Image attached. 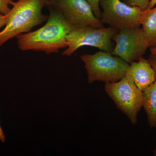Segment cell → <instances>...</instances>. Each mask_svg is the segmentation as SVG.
<instances>
[{
    "mask_svg": "<svg viewBox=\"0 0 156 156\" xmlns=\"http://www.w3.org/2000/svg\"><path fill=\"white\" fill-rule=\"evenodd\" d=\"M72 29L59 11L50 8V15L44 25L16 37L18 48L23 51H42L48 54L58 53L60 49L67 48L66 36Z\"/></svg>",
    "mask_w": 156,
    "mask_h": 156,
    "instance_id": "cell-1",
    "label": "cell"
},
{
    "mask_svg": "<svg viewBox=\"0 0 156 156\" xmlns=\"http://www.w3.org/2000/svg\"><path fill=\"white\" fill-rule=\"evenodd\" d=\"M47 0H18L6 14L7 21L0 32V47L10 39L30 32L48 20L49 15L42 13Z\"/></svg>",
    "mask_w": 156,
    "mask_h": 156,
    "instance_id": "cell-2",
    "label": "cell"
},
{
    "mask_svg": "<svg viewBox=\"0 0 156 156\" xmlns=\"http://www.w3.org/2000/svg\"><path fill=\"white\" fill-rule=\"evenodd\" d=\"M80 58L85 64L89 84L96 81L105 83L118 82L126 76L130 66L122 58L105 51L84 54Z\"/></svg>",
    "mask_w": 156,
    "mask_h": 156,
    "instance_id": "cell-3",
    "label": "cell"
},
{
    "mask_svg": "<svg viewBox=\"0 0 156 156\" xmlns=\"http://www.w3.org/2000/svg\"><path fill=\"white\" fill-rule=\"evenodd\" d=\"M104 89L117 108L127 116L131 124L136 125L143 107V92L131 77L127 73L118 82L105 83Z\"/></svg>",
    "mask_w": 156,
    "mask_h": 156,
    "instance_id": "cell-4",
    "label": "cell"
},
{
    "mask_svg": "<svg viewBox=\"0 0 156 156\" xmlns=\"http://www.w3.org/2000/svg\"><path fill=\"white\" fill-rule=\"evenodd\" d=\"M118 30L108 27H86L73 29L66 36L68 47L62 53L70 56L79 48L84 46L97 48L102 51L112 52L113 50L112 41Z\"/></svg>",
    "mask_w": 156,
    "mask_h": 156,
    "instance_id": "cell-5",
    "label": "cell"
},
{
    "mask_svg": "<svg viewBox=\"0 0 156 156\" xmlns=\"http://www.w3.org/2000/svg\"><path fill=\"white\" fill-rule=\"evenodd\" d=\"M100 20L118 30L140 27L143 10L128 5L121 0H100Z\"/></svg>",
    "mask_w": 156,
    "mask_h": 156,
    "instance_id": "cell-6",
    "label": "cell"
},
{
    "mask_svg": "<svg viewBox=\"0 0 156 156\" xmlns=\"http://www.w3.org/2000/svg\"><path fill=\"white\" fill-rule=\"evenodd\" d=\"M46 6L59 11L73 29L105 27L86 0H47Z\"/></svg>",
    "mask_w": 156,
    "mask_h": 156,
    "instance_id": "cell-7",
    "label": "cell"
},
{
    "mask_svg": "<svg viewBox=\"0 0 156 156\" xmlns=\"http://www.w3.org/2000/svg\"><path fill=\"white\" fill-rule=\"evenodd\" d=\"M114 41L116 45L111 53L129 64L142 58L149 48L144 32L140 27L119 30Z\"/></svg>",
    "mask_w": 156,
    "mask_h": 156,
    "instance_id": "cell-8",
    "label": "cell"
},
{
    "mask_svg": "<svg viewBox=\"0 0 156 156\" xmlns=\"http://www.w3.org/2000/svg\"><path fill=\"white\" fill-rule=\"evenodd\" d=\"M130 65L127 73L142 92L156 81L154 72L148 59L142 57Z\"/></svg>",
    "mask_w": 156,
    "mask_h": 156,
    "instance_id": "cell-9",
    "label": "cell"
},
{
    "mask_svg": "<svg viewBox=\"0 0 156 156\" xmlns=\"http://www.w3.org/2000/svg\"><path fill=\"white\" fill-rule=\"evenodd\" d=\"M140 23L149 48L156 43V7L143 10Z\"/></svg>",
    "mask_w": 156,
    "mask_h": 156,
    "instance_id": "cell-10",
    "label": "cell"
},
{
    "mask_svg": "<svg viewBox=\"0 0 156 156\" xmlns=\"http://www.w3.org/2000/svg\"><path fill=\"white\" fill-rule=\"evenodd\" d=\"M143 107L147 115L149 126L156 128V81L144 90Z\"/></svg>",
    "mask_w": 156,
    "mask_h": 156,
    "instance_id": "cell-11",
    "label": "cell"
},
{
    "mask_svg": "<svg viewBox=\"0 0 156 156\" xmlns=\"http://www.w3.org/2000/svg\"><path fill=\"white\" fill-rule=\"evenodd\" d=\"M122 2L128 5L138 7L144 10L148 8L151 0H122Z\"/></svg>",
    "mask_w": 156,
    "mask_h": 156,
    "instance_id": "cell-12",
    "label": "cell"
},
{
    "mask_svg": "<svg viewBox=\"0 0 156 156\" xmlns=\"http://www.w3.org/2000/svg\"><path fill=\"white\" fill-rule=\"evenodd\" d=\"M91 7L94 15L98 19L100 20L101 10L99 2L100 0H86Z\"/></svg>",
    "mask_w": 156,
    "mask_h": 156,
    "instance_id": "cell-13",
    "label": "cell"
},
{
    "mask_svg": "<svg viewBox=\"0 0 156 156\" xmlns=\"http://www.w3.org/2000/svg\"><path fill=\"white\" fill-rule=\"evenodd\" d=\"M12 0H0V13L3 14H8L11 9L9 5H12Z\"/></svg>",
    "mask_w": 156,
    "mask_h": 156,
    "instance_id": "cell-14",
    "label": "cell"
},
{
    "mask_svg": "<svg viewBox=\"0 0 156 156\" xmlns=\"http://www.w3.org/2000/svg\"><path fill=\"white\" fill-rule=\"evenodd\" d=\"M148 60L153 69L156 80V54H151L148 58Z\"/></svg>",
    "mask_w": 156,
    "mask_h": 156,
    "instance_id": "cell-15",
    "label": "cell"
},
{
    "mask_svg": "<svg viewBox=\"0 0 156 156\" xmlns=\"http://www.w3.org/2000/svg\"><path fill=\"white\" fill-rule=\"evenodd\" d=\"M7 21V17L6 15L0 13V28L5 26Z\"/></svg>",
    "mask_w": 156,
    "mask_h": 156,
    "instance_id": "cell-16",
    "label": "cell"
},
{
    "mask_svg": "<svg viewBox=\"0 0 156 156\" xmlns=\"http://www.w3.org/2000/svg\"><path fill=\"white\" fill-rule=\"evenodd\" d=\"M0 140L3 143H5V136L4 134V131L1 126H0Z\"/></svg>",
    "mask_w": 156,
    "mask_h": 156,
    "instance_id": "cell-17",
    "label": "cell"
},
{
    "mask_svg": "<svg viewBox=\"0 0 156 156\" xmlns=\"http://www.w3.org/2000/svg\"><path fill=\"white\" fill-rule=\"evenodd\" d=\"M156 5V0H151L150 2L149 5V9H152L155 7Z\"/></svg>",
    "mask_w": 156,
    "mask_h": 156,
    "instance_id": "cell-18",
    "label": "cell"
},
{
    "mask_svg": "<svg viewBox=\"0 0 156 156\" xmlns=\"http://www.w3.org/2000/svg\"><path fill=\"white\" fill-rule=\"evenodd\" d=\"M150 51L151 54H156V43L154 46L151 47Z\"/></svg>",
    "mask_w": 156,
    "mask_h": 156,
    "instance_id": "cell-19",
    "label": "cell"
},
{
    "mask_svg": "<svg viewBox=\"0 0 156 156\" xmlns=\"http://www.w3.org/2000/svg\"><path fill=\"white\" fill-rule=\"evenodd\" d=\"M154 155L156 156V148L153 151Z\"/></svg>",
    "mask_w": 156,
    "mask_h": 156,
    "instance_id": "cell-20",
    "label": "cell"
}]
</instances>
